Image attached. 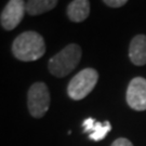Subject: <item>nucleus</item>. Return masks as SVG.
I'll list each match as a JSON object with an SVG mask.
<instances>
[{"instance_id": "1", "label": "nucleus", "mask_w": 146, "mask_h": 146, "mask_svg": "<svg viewBox=\"0 0 146 146\" xmlns=\"http://www.w3.org/2000/svg\"><path fill=\"white\" fill-rule=\"evenodd\" d=\"M46 52L43 37L36 31H28L16 37L12 44V53L17 60L33 62L39 60Z\"/></svg>"}, {"instance_id": "2", "label": "nucleus", "mask_w": 146, "mask_h": 146, "mask_svg": "<svg viewBox=\"0 0 146 146\" xmlns=\"http://www.w3.org/2000/svg\"><path fill=\"white\" fill-rule=\"evenodd\" d=\"M81 48L78 44H68L50 58L48 63L49 72L58 78H63L77 67L81 60Z\"/></svg>"}, {"instance_id": "3", "label": "nucleus", "mask_w": 146, "mask_h": 146, "mask_svg": "<svg viewBox=\"0 0 146 146\" xmlns=\"http://www.w3.org/2000/svg\"><path fill=\"white\" fill-rule=\"evenodd\" d=\"M99 80V74L93 68H84L69 81L67 87L68 96L74 101L84 99L94 89Z\"/></svg>"}, {"instance_id": "4", "label": "nucleus", "mask_w": 146, "mask_h": 146, "mask_svg": "<svg viewBox=\"0 0 146 146\" xmlns=\"http://www.w3.org/2000/svg\"><path fill=\"white\" fill-rule=\"evenodd\" d=\"M27 106L31 115L35 118H41L50 107V92L43 82H35L28 90Z\"/></svg>"}, {"instance_id": "5", "label": "nucleus", "mask_w": 146, "mask_h": 146, "mask_svg": "<svg viewBox=\"0 0 146 146\" xmlns=\"http://www.w3.org/2000/svg\"><path fill=\"white\" fill-rule=\"evenodd\" d=\"M26 3L23 0H10L2 10L0 22L5 31L14 29L24 17Z\"/></svg>"}, {"instance_id": "6", "label": "nucleus", "mask_w": 146, "mask_h": 146, "mask_svg": "<svg viewBox=\"0 0 146 146\" xmlns=\"http://www.w3.org/2000/svg\"><path fill=\"white\" fill-rule=\"evenodd\" d=\"M125 99L132 110H146V79L143 77L132 79L127 89Z\"/></svg>"}, {"instance_id": "7", "label": "nucleus", "mask_w": 146, "mask_h": 146, "mask_svg": "<svg viewBox=\"0 0 146 146\" xmlns=\"http://www.w3.org/2000/svg\"><path fill=\"white\" fill-rule=\"evenodd\" d=\"M129 58L136 66L146 64V36L137 35L131 40L129 47Z\"/></svg>"}, {"instance_id": "8", "label": "nucleus", "mask_w": 146, "mask_h": 146, "mask_svg": "<svg viewBox=\"0 0 146 146\" xmlns=\"http://www.w3.org/2000/svg\"><path fill=\"white\" fill-rule=\"evenodd\" d=\"M84 132L87 133L89 132V137L92 141H101L103 140L105 136L107 135V133L111 130V125L110 121H105L104 123L95 121L93 118H88L84 121Z\"/></svg>"}, {"instance_id": "9", "label": "nucleus", "mask_w": 146, "mask_h": 146, "mask_svg": "<svg viewBox=\"0 0 146 146\" xmlns=\"http://www.w3.org/2000/svg\"><path fill=\"white\" fill-rule=\"evenodd\" d=\"M90 14V2L88 0H74L67 7V16L75 23L84 21Z\"/></svg>"}, {"instance_id": "10", "label": "nucleus", "mask_w": 146, "mask_h": 146, "mask_svg": "<svg viewBox=\"0 0 146 146\" xmlns=\"http://www.w3.org/2000/svg\"><path fill=\"white\" fill-rule=\"evenodd\" d=\"M56 5L55 0H31L26 3V12L29 15H38L54 9Z\"/></svg>"}, {"instance_id": "11", "label": "nucleus", "mask_w": 146, "mask_h": 146, "mask_svg": "<svg viewBox=\"0 0 146 146\" xmlns=\"http://www.w3.org/2000/svg\"><path fill=\"white\" fill-rule=\"evenodd\" d=\"M103 2L110 8H120L127 3V0H104Z\"/></svg>"}, {"instance_id": "12", "label": "nucleus", "mask_w": 146, "mask_h": 146, "mask_svg": "<svg viewBox=\"0 0 146 146\" xmlns=\"http://www.w3.org/2000/svg\"><path fill=\"white\" fill-rule=\"evenodd\" d=\"M110 146H133V145H132V143H131L128 139L119 137V139H117L116 141L113 142V144Z\"/></svg>"}]
</instances>
